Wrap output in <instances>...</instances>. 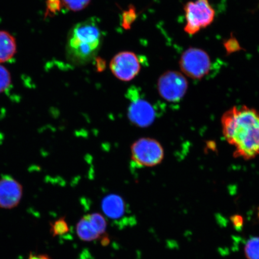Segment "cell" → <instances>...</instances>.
<instances>
[{"instance_id": "obj_7", "label": "cell", "mask_w": 259, "mask_h": 259, "mask_svg": "<svg viewBox=\"0 0 259 259\" xmlns=\"http://www.w3.org/2000/svg\"><path fill=\"white\" fill-rule=\"evenodd\" d=\"M141 69L139 57L132 52H121L115 55L110 62V69L113 75L123 82L134 79Z\"/></svg>"}, {"instance_id": "obj_16", "label": "cell", "mask_w": 259, "mask_h": 259, "mask_svg": "<svg viewBox=\"0 0 259 259\" xmlns=\"http://www.w3.org/2000/svg\"><path fill=\"white\" fill-rule=\"evenodd\" d=\"M12 83V77L9 70L0 64V93L7 90Z\"/></svg>"}, {"instance_id": "obj_6", "label": "cell", "mask_w": 259, "mask_h": 259, "mask_svg": "<svg viewBox=\"0 0 259 259\" xmlns=\"http://www.w3.org/2000/svg\"><path fill=\"white\" fill-rule=\"evenodd\" d=\"M157 87L162 98L170 103H177L186 95L188 82L182 73L167 71L160 76Z\"/></svg>"}, {"instance_id": "obj_15", "label": "cell", "mask_w": 259, "mask_h": 259, "mask_svg": "<svg viewBox=\"0 0 259 259\" xmlns=\"http://www.w3.org/2000/svg\"><path fill=\"white\" fill-rule=\"evenodd\" d=\"M67 9L73 12L82 11L90 5L91 0H61Z\"/></svg>"}, {"instance_id": "obj_10", "label": "cell", "mask_w": 259, "mask_h": 259, "mask_svg": "<svg viewBox=\"0 0 259 259\" xmlns=\"http://www.w3.org/2000/svg\"><path fill=\"white\" fill-rule=\"evenodd\" d=\"M102 208L105 215L112 220H118L125 215L124 200L116 194H110L105 197L102 203Z\"/></svg>"}, {"instance_id": "obj_13", "label": "cell", "mask_w": 259, "mask_h": 259, "mask_svg": "<svg viewBox=\"0 0 259 259\" xmlns=\"http://www.w3.org/2000/svg\"><path fill=\"white\" fill-rule=\"evenodd\" d=\"M244 251L247 259H259V237L250 239L246 244Z\"/></svg>"}, {"instance_id": "obj_2", "label": "cell", "mask_w": 259, "mask_h": 259, "mask_svg": "<svg viewBox=\"0 0 259 259\" xmlns=\"http://www.w3.org/2000/svg\"><path fill=\"white\" fill-rule=\"evenodd\" d=\"M103 34L96 21L89 19L74 25L68 34L67 60L75 66L88 64L101 48Z\"/></svg>"}, {"instance_id": "obj_8", "label": "cell", "mask_w": 259, "mask_h": 259, "mask_svg": "<svg viewBox=\"0 0 259 259\" xmlns=\"http://www.w3.org/2000/svg\"><path fill=\"white\" fill-rule=\"evenodd\" d=\"M128 96L132 100L128 109V117L132 124L142 128L153 124L157 115L153 105L140 98L138 92H130Z\"/></svg>"}, {"instance_id": "obj_22", "label": "cell", "mask_w": 259, "mask_h": 259, "mask_svg": "<svg viewBox=\"0 0 259 259\" xmlns=\"http://www.w3.org/2000/svg\"><path fill=\"white\" fill-rule=\"evenodd\" d=\"M258 218H259V208H258Z\"/></svg>"}, {"instance_id": "obj_17", "label": "cell", "mask_w": 259, "mask_h": 259, "mask_svg": "<svg viewBox=\"0 0 259 259\" xmlns=\"http://www.w3.org/2000/svg\"><path fill=\"white\" fill-rule=\"evenodd\" d=\"M69 231L67 223L64 219L57 220L52 226V231L54 235H63Z\"/></svg>"}, {"instance_id": "obj_18", "label": "cell", "mask_w": 259, "mask_h": 259, "mask_svg": "<svg viewBox=\"0 0 259 259\" xmlns=\"http://www.w3.org/2000/svg\"><path fill=\"white\" fill-rule=\"evenodd\" d=\"M227 53L232 54L241 50L240 45L235 38L231 37L224 44Z\"/></svg>"}, {"instance_id": "obj_1", "label": "cell", "mask_w": 259, "mask_h": 259, "mask_svg": "<svg viewBox=\"0 0 259 259\" xmlns=\"http://www.w3.org/2000/svg\"><path fill=\"white\" fill-rule=\"evenodd\" d=\"M221 122L235 158L251 160L259 155V111L247 106H234L223 115Z\"/></svg>"}, {"instance_id": "obj_21", "label": "cell", "mask_w": 259, "mask_h": 259, "mask_svg": "<svg viewBox=\"0 0 259 259\" xmlns=\"http://www.w3.org/2000/svg\"><path fill=\"white\" fill-rule=\"evenodd\" d=\"M28 259H51L46 255L33 254L31 255Z\"/></svg>"}, {"instance_id": "obj_9", "label": "cell", "mask_w": 259, "mask_h": 259, "mask_svg": "<svg viewBox=\"0 0 259 259\" xmlns=\"http://www.w3.org/2000/svg\"><path fill=\"white\" fill-rule=\"evenodd\" d=\"M22 195V186L14 178L5 177L0 180V207L14 208L20 202Z\"/></svg>"}, {"instance_id": "obj_3", "label": "cell", "mask_w": 259, "mask_h": 259, "mask_svg": "<svg viewBox=\"0 0 259 259\" xmlns=\"http://www.w3.org/2000/svg\"><path fill=\"white\" fill-rule=\"evenodd\" d=\"M186 23L184 30L193 35L212 24L215 17V9L209 0H195L187 2L184 7Z\"/></svg>"}, {"instance_id": "obj_5", "label": "cell", "mask_w": 259, "mask_h": 259, "mask_svg": "<svg viewBox=\"0 0 259 259\" xmlns=\"http://www.w3.org/2000/svg\"><path fill=\"white\" fill-rule=\"evenodd\" d=\"M132 159L139 166L153 167L160 164L164 158V150L155 139L143 138L131 146Z\"/></svg>"}, {"instance_id": "obj_12", "label": "cell", "mask_w": 259, "mask_h": 259, "mask_svg": "<svg viewBox=\"0 0 259 259\" xmlns=\"http://www.w3.org/2000/svg\"><path fill=\"white\" fill-rule=\"evenodd\" d=\"M76 232L80 239L85 241H96L102 238L95 225L91 222L88 215L84 216L77 223Z\"/></svg>"}, {"instance_id": "obj_4", "label": "cell", "mask_w": 259, "mask_h": 259, "mask_svg": "<svg viewBox=\"0 0 259 259\" xmlns=\"http://www.w3.org/2000/svg\"><path fill=\"white\" fill-rule=\"evenodd\" d=\"M179 65L184 75L195 80H200L208 76L212 69L209 54L198 48L187 49L181 55Z\"/></svg>"}, {"instance_id": "obj_11", "label": "cell", "mask_w": 259, "mask_h": 259, "mask_svg": "<svg viewBox=\"0 0 259 259\" xmlns=\"http://www.w3.org/2000/svg\"><path fill=\"white\" fill-rule=\"evenodd\" d=\"M17 42L8 31L0 30V64L9 62L17 53Z\"/></svg>"}, {"instance_id": "obj_20", "label": "cell", "mask_w": 259, "mask_h": 259, "mask_svg": "<svg viewBox=\"0 0 259 259\" xmlns=\"http://www.w3.org/2000/svg\"><path fill=\"white\" fill-rule=\"evenodd\" d=\"M231 220L233 226L236 230H240L244 224V219L239 215H234L231 217Z\"/></svg>"}, {"instance_id": "obj_19", "label": "cell", "mask_w": 259, "mask_h": 259, "mask_svg": "<svg viewBox=\"0 0 259 259\" xmlns=\"http://www.w3.org/2000/svg\"><path fill=\"white\" fill-rule=\"evenodd\" d=\"M47 14H53L60 10L61 4L60 0H48L47 2Z\"/></svg>"}, {"instance_id": "obj_14", "label": "cell", "mask_w": 259, "mask_h": 259, "mask_svg": "<svg viewBox=\"0 0 259 259\" xmlns=\"http://www.w3.org/2000/svg\"><path fill=\"white\" fill-rule=\"evenodd\" d=\"M91 222L96 227L97 231L102 236L105 235L107 228L106 219L100 213H93L88 215Z\"/></svg>"}]
</instances>
